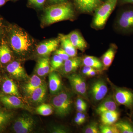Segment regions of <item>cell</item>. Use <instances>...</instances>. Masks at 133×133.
<instances>
[{
    "label": "cell",
    "instance_id": "cell-4",
    "mask_svg": "<svg viewBox=\"0 0 133 133\" xmlns=\"http://www.w3.org/2000/svg\"><path fill=\"white\" fill-rule=\"evenodd\" d=\"M72 95L70 92L61 91L52 98L51 103L56 114L64 117L69 114L72 105Z\"/></svg>",
    "mask_w": 133,
    "mask_h": 133
},
{
    "label": "cell",
    "instance_id": "cell-19",
    "mask_svg": "<svg viewBox=\"0 0 133 133\" xmlns=\"http://www.w3.org/2000/svg\"><path fill=\"white\" fill-rule=\"evenodd\" d=\"M117 105L115 100L111 97H109L100 104L96 109V112L100 115L104 112L116 111L117 110Z\"/></svg>",
    "mask_w": 133,
    "mask_h": 133
},
{
    "label": "cell",
    "instance_id": "cell-31",
    "mask_svg": "<svg viewBox=\"0 0 133 133\" xmlns=\"http://www.w3.org/2000/svg\"><path fill=\"white\" fill-rule=\"evenodd\" d=\"M100 132L101 133H120L118 129L114 125L102 124L99 127Z\"/></svg>",
    "mask_w": 133,
    "mask_h": 133
},
{
    "label": "cell",
    "instance_id": "cell-17",
    "mask_svg": "<svg viewBox=\"0 0 133 133\" xmlns=\"http://www.w3.org/2000/svg\"><path fill=\"white\" fill-rule=\"evenodd\" d=\"M58 38L62 48L70 57H76L77 53V49L72 45L67 35L59 34Z\"/></svg>",
    "mask_w": 133,
    "mask_h": 133
},
{
    "label": "cell",
    "instance_id": "cell-9",
    "mask_svg": "<svg viewBox=\"0 0 133 133\" xmlns=\"http://www.w3.org/2000/svg\"><path fill=\"white\" fill-rule=\"evenodd\" d=\"M71 85L76 93L87 98V88L85 80L79 74H72L68 77Z\"/></svg>",
    "mask_w": 133,
    "mask_h": 133
},
{
    "label": "cell",
    "instance_id": "cell-7",
    "mask_svg": "<svg viewBox=\"0 0 133 133\" xmlns=\"http://www.w3.org/2000/svg\"><path fill=\"white\" fill-rule=\"evenodd\" d=\"M35 122L31 116L24 114L18 117L13 125V129L17 133H28L33 131Z\"/></svg>",
    "mask_w": 133,
    "mask_h": 133
},
{
    "label": "cell",
    "instance_id": "cell-37",
    "mask_svg": "<svg viewBox=\"0 0 133 133\" xmlns=\"http://www.w3.org/2000/svg\"><path fill=\"white\" fill-rule=\"evenodd\" d=\"M95 70V69H94L91 66L84 65V66L82 70V73L85 76L89 72L93 70Z\"/></svg>",
    "mask_w": 133,
    "mask_h": 133
},
{
    "label": "cell",
    "instance_id": "cell-40",
    "mask_svg": "<svg viewBox=\"0 0 133 133\" xmlns=\"http://www.w3.org/2000/svg\"><path fill=\"white\" fill-rule=\"evenodd\" d=\"M118 2L121 5L129 4L133 5V0H119Z\"/></svg>",
    "mask_w": 133,
    "mask_h": 133
},
{
    "label": "cell",
    "instance_id": "cell-33",
    "mask_svg": "<svg viewBox=\"0 0 133 133\" xmlns=\"http://www.w3.org/2000/svg\"><path fill=\"white\" fill-rule=\"evenodd\" d=\"M28 4L32 7L37 9H41L43 8L46 0H28Z\"/></svg>",
    "mask_w": 133,
    "mask_h": 133
},
{
    "label": "cell",
    "instance_id": "cell-29",
    "mask_svg": "<svg viewBox=\"0 0 133 133\" xmlns=\"http://www.w3.org/2000/svg\"><path fill=\"white\" fill-rule=\"evenodd\" d=\"M12 118V114L5 111L0 108V131L5 128Z\"/></svg>",
    "mask_w": 133,
    "mask_h": 133
},
{
    "label": "cell",
    "instance_id": "cell-41",
    "mask_svg": "<svg viewBox=\"0 0 133 133\" xmlns=\"http://www.w3.org/2000/svg\"><path fill=\"white\" fill-rule=\"evenodd\" d=\"M76 109L78 112H84L86 111L87 106H76Z\"/></svg>",
    "mask_w": 133,
    "mask_h": 133
},
{
    "label": "cell",
    "instance_id": "cell-16",
    "mask_svg": "<svg viewBox=\"0 0 133 133\" xmlns=\"http://www.w3.org/2000/svg\"><path fill=\"white\" fill-rule=\"evenodd\" d=\"M82 64V59L80 57L70 58L65 60L62 65V72L64 74H70L77 70Z\"/></svg>",
    "mask_w": 133,
    "mask_h": 133
},
{
    "label": "cell",
    "instance_id": "cell-42",
    "mask_svg": "<svg viewBox=\"0 0 133 133\" xmlns=\"http://www.w3.org/2000/svg\"><path fill=\"white\" fill-rule=\"evenodd\" d=\"M74 121H75L76 124L77 125H80L83 124V122H82L81 119L79 118L76 117V116L75 119H74Z\"/></svg>",
    "mask_w": 133,
    "mask_h": 133
},
{
    "label": "cell",
    "instance_id": "cell-13",
    "mask_svg": "<svg viewBox=\"0 0 133 133\" xmlns=\"http://www.w3.org/2000/svg\"><path fill=\"white\" fill-rule=\"evenodd\" d=\"M72 45L77 49L84 52L87 48L86 41L79 31L75 30L67 35Z\"/></svg>",
    "mask_w": 133,
    "mask_h": 133
},
{
    "label": "cell",
    "instance_id": "cell-30",
    "mask_svg": "<svg viewBox=\"0 0 133 133\" xmlns=\"http://www.w3.org/2000/svg\"><path fill=\"white\" fill-rule=\"evenodd\" d=\"M64 61L58 55H55L52 57L51 62V66L50 72L55 71L63 65Z\"/></svg>",
    "mask_w": 133,
    "mask_h": 133
},
{
    "label": "cell",
    "instance_id": "cell-34",
    "mask_svg": "<svg viewBox=\"0 0 133 133\" xmlns=\"http://www.w3.org/2000/svg\"><path fill=\"white\" fill-rule=\"evenodd\" d=\"M55 54L58 55V56L62 58L64 62L70 58L69 55L62 48L56 50L55 51Z\"/></svg>",
    "mask_w": 133,
    "mask_h": 133
},
{
    "label": "cell",
    "instance_id": "cell-26",
    "mask_svg": "<svg viewBox=\"0 0 133 133\" xmlns=\"http://www.w3.org/2000/svg\"><path fill=\"white\" fill-rule=\"evenodd\" d=\"M121 133H133V122L124 119L114 124Z\"/></svg>",
    "mask_w": 133,
    "mask_h": 133
},
{
    "label": "cell",
    "instance_id": "cell-18",
    "mask_svg": "<svg viewBox=\"0 0 133 133\" xmlns=\"http://www.w3.org/2000/svg\"><path fill=\"white\" fill-rule=\"evenodd\" d=\"M117 50L116 45L112 44L102 56L101 62L103 64L104 69L106 70L111 66L114 59Z\"/></svg>",
    "mask_w": 133,
    "mask_h": 133
},
{
    "label": "cell",
    "instance_id": "cell-38",
    "mask_svg": "<svg viewBox=\"0 0 133 133\" xmlns=\"http://www.w3.org/2000/svg\"><path fill=\"white\" fill-rule=\"evenodd\" d=\"M100 70H98L95 69V70L89 72H88V73L85 75V76H87V77H94V76H96L97 74H98L100 72Z\"/></svg>",
    "mask_w": 133,
    "mask_h": 133
},
{
    "label": "cell",
    "instance_id": "cell-35",
    "mask_svg": "<svg viewBox=\"0 0 133 133\" xmlns=\"http://www.w3.org/2000/svg\"><path fill=\"white\" fill-rule=\"evenodd\" d=\"M52 133H65L67 132L66 129L62 127H55L52 128L51 129Z\"/></svg>",
    "mask_w": 133,
    "mask_h": 133
},
{
    "label": "cell",
    "instance_id": "cell-11",
    "mask_svg": "<svg viewBox=\"0 0 133 133\" xmlns=\"http://www.w3.org/2000/svg\"><path fill=\"white\" fill-rule=\"evenodd\" d=\"M59 43L58 38L42 42L37 47V52L38 55L42 56H46L57 49Z\"/></svg>",
    "mask_w": 133,
    "mask_h": 133
},
{
    "label": "cell",
    "instance_id": "cell-47",
    "mask_svg": "<svg viewBox=\"0 0 133 133\" xmlns=\"http://www.w3.org/2000/svg\"><path fill=\"white\" fill-rule=\"evenodd\" d=\"M11 1H18V0H11Z\"/></svg>",
    "mask_w": 133,
    "mask_h": 133
},
{
    "label": "cell",
    "instance_id": "cell-43",
    "mask_svg": "<svg viewBox=\"0 0 133 133\" xmlns=\"http://www.w3.org/2000/svg\"><path fill=\"white\" fill-rule=\"evenodd\" d=\"M3 25L2 20L0 18V36L2 35L3 32Z\"/></svg>",
    "mask_w": 133,
    "mask_h": 133
},
{
    "label": "cell",
    "instance_id": "cell-2",
    "mask_svg": "<svg viewBox=\"0 0 133 133\" xmlns=\"http://www.w3.org/2000/svg\"><path fill=\"white\" fill-rule=\"evenodd\" d=\"M11 28L9 40L12 49L20 55H24L29 52L34 43L32 37L19 26L14 25Z\"/></svg>",
    "mask_w": 133,
    "mask_h": 133
},
{
    "label": "cell",
    "instance_id": "cell-22",
    "mask_svg": "<svg viewBox=\"0 0 133 133\" xmlns=\"http://www.w3.org/2000/svg\"><path fill=\"white\" fill-rule=\"evenodd\" d=\"M43 84L42 81L38 76L33 75L30 79L29 82L24 85V90L26 94L30 96L33 91Z\"/></svg>",
    "mask_w": 133,
    "mask_h": 133
},
{
    "label": "cell",
    "instance_id": "cell-1",
    "mask_svg": "<svg viewBox=\"0 0 133 133\" xmlns=\"http://www.w3.org/2000/svg\"><path fill=\"white\" fill-rule=\"evenodd\" d=\"M75 16L72 5L67 1L51 5L46 8L42 22L44 25H49L62 21L72 20Z\"/></svg>",
    "mask_w": 133,
    "mask_h": 133
},
{
    "label": "cell",
    "instance_id": "cell-45",
    "mask_svg": "<svg viewBox=\"0 0 133 133\" xmlns=\"http://www.w3.org/2000/svg\"><path fill=\"white\" fill-rule=\"evenodd\" d=\"M81 118L83 123H84L86 120V115L85 114L83 113V112L82 113Z\"/></svg>",
    "mask_w": 133,
    "mask_h": 133
},
{
    "label": "cell",
    "instance_id": "cell-12",
    "mask_svg": "<svg viewBox=\"0 0 133 133\" xmlns=\"http://www.w3.org/2000/svg\"><path fill=\"white\" fill-rule=\"evenodd\" d=\"M0 101L8 108H27L20 98L15 95H0Z\"/></svg>",
    "mask_w": 133,
    "mask_h": 133
},
{
    "label": "cell",
    "instance_id": "cell-36",
    "mask_svg": "<svg viewBox=\"0 0 133 133\" xmlns=\"http://www.w3.org/2000/svg\"><path fill=\"white\" fill-rule=\"evenodd\" d=\"M76 106H87L86 102L81 98H78L76 100Z\"/></svg>",
    "mask_w": 133,
    "mask_h": 133
},
{
    "label": "cell",
    "instance_id": "cell-32",
    "mask_svg": "<svg viewBox=\"0 0 133 133\" xmlns=\"http://www.w3.org/2000/svg\"><path fill=\"white\" fill-rule=\"evenodd\" d=\"M85 133H99L100 132L99 127L97 122H91L86 127L84 131Z\"/></svg>",
    "mask_w": 133,
    "mask_h": 133
},
{
    "label": "cell",
    "instance_id": "cell-28",
    "mask_svg": "<svg viewBox=\"0 0 133 133\" xmlns=\"http://www.w3.org/2000/svg\"><path fill=\"white\" fill-rule=\"evenodd\" d=\"M36 111L38 114L42 116H47L52 114L53 109L51 105L43 103L36 108Z\"/></svg>",
    "mask_w": 133,
    "mask_h": 133
},
{
    "label": "cell",
    "instance_id": "cell-5",
    "mask_svg": "<svg viewBox=\"0 0 133 133\" xmlns=\"http://www.w3.org/2000/svg\"><path fill=\"white\" fill-rule=\"evenodd\" d=\"M115 25L119 33L133 34V6L125 8L119 12Z\"/></svg>",
    "mask_w": 133,
    "mask_h": 133
},
{
    "label": "cell",
    "instance_id": "cell-3",
    "mask_svg": "<svg viewBox=\"0 0 133 133\" xmlns=\"http://www.w3.org/2000/svg\"><path fill=\"white\" fill-rule=\"evenodd\" d=\"M118 1L107 0L96 10L92 23V28L100 29L104 26Z\"/></svg>",
    "mask_w": 133,
    "mask_h": 133
},
{
    "label": "cell",
    "instance_id": "cell-15",
    "mask_svg": "<svg viewBox=\"0 0 133 133\" xmlns=\"http://www.w3.org/2000/svg\"><path fill=\"white\" fill-rule=\"evenodd\" d=\"M8 72L14 77L17 79H26L27 75L21 63L14 61L9 64L6 67Z\"/></svg>",
    "mask_w": 133,
    "mask_h": 133
},
{
    "label": "cell",
    "instance_id": "cell-14",
    "mask_svg": "<svg viewBox=\"0 0 133 133\" xmlns=\"http://www.w3.org/2000/svg\"><path fill=\"white\" fill-rule=\"evenodd\" d=\"M49 88L52 95H56L61 91L62 83L59 74L55 71L50 72L49 77Z\"/></svg>",
    "mask_w": 133,
    "mask_h": 133
},
{
    "label": "cell",
    "instance_id": "cell-20",
    "mask_svg": "<svg viewBox=\"0 0 133 133\" xmlns=\"http://www.w3.org/2000/svg\"><path fill=\"white\" fill-rule=\"evenodd\" d=\"M101 121L104 125H114L118 120L120 113L116 111H109L102 113L100 115Z\"/></svg>",
    "mask_w": 133,
    "mask_h": 133
},
{
    "label": "cell",
    "instance_id": "cell-44",
    "mask_svg": "<svg viewBox=\"0 0 133 133\" xmlns=\"http://www.w3.org/2000/svg\"><path fill=\"white\" fill-rule=\"evenodd\" d=\"M10 0H0V7L2 6L5 5Z\"/></svg>",
    "mask_w": 133,
    "mask_h": 133
},
{
    "label": "cell",
    "instance_id": "cell-8",
    "mask_svg": "<svg viewBox=\"0 0 133 133\" xmlns=\"http://www.w3.org/2000/svg\"><path fill=\"white\" fill-rule=\"evenodd\" d=\"M108 91L106 83L102 79H98L92 84L90 94L94 101H99L104 98Z\"/></svg>",
    "mask_w": 133,
    "mask_h": 133
},
{
    "label": "cell",
    "instance_id": "cell-23",
    "mask_svg": "<svg viewBox=\"0 0 133 133\" xmlns=\"http://www.w3.org/2000/svg\"><path fill=\"white\" fill-rule=\"evenodd\" d=\"M2 90L8 95H13L21 98L18 88L12 79L7 78L2 85Z\"/></svg>",
    "mask_w": 133,
    "mask_h": 133
},
{
    "label": "cell",
    "instance_id": "cell-27",
    "mask_svg": "<svg viewBox=\"0 0 133 133\" xmlns=\"http://www.w3.org/2000/svg\"><path fill=\"white\" fill-rule=\"evenodd\" d=\"M12 58L11 50L6 43H2L0 45V63L3 64L7 63Z\"/></svg>",
    "mask_w": 133,
    "mask_h": 133
},
{
    "label": "cell",
    "instance_id": "cell-25",
    "mask_svg": "<svg viewBox=\"0 0 133 133\" xmlns=\"http://www.w3.org/2000/svg\"><path fill=\"white\" fill-rule=\"evenodd\" d=\"M82 63L84 65L91 66L99 70L104 69L102 62L97 58L92 56H85L82 59Z\"/></svg>",
    "mask_w": 133,
    "mask_h": 133
},
{
    "label": "cell",
    "instance_id": "cell-39",
    "mask_svg": "<svg viewBox=\"0 0 133 133\" xmlns=\"http://www.w3.org/2000/svg\"><path fill=\"white\" fill-rule=\"evenodd\" d=\"M48 1L50 3L51 5L67 2V0H48Z\"/></svg>",
    "mask_w": 133,
    "mask_h": 133
},
{
    "label": "cell",
    "instance_id": "cell-24",
    "mask_svg": "<svg viewBox=\"0 0 133 133\" xmlns=\"http://www.w3.org/2000/svg\"><path fill=\"white\" fill-rule=\"evenodd\" d=\"M50 69L49 59L48 57L43 58L38 61L36 72L38 76L43 77L50 72Z\"/></svg>",
    "mask_w": 133,
    "mask_h": 133
},
{
    "label": "cell",
    "instance_id": "cell-46",
    "mask_svg": "<svg viewBox=\"0 0 133 133\" xmlns=\"http://www.w3.org/2000/svg\"><path fill=\"white\" fill-rule=\"evenodd\" d=\"M131 118H132V121L133 122V111L132 114V115H131Z\"/></svg>",
    "mask_w": 133,
    "mask_h": 133
},
{
    "label": "cell",
    "instance_id": "cell-6",
    "mask_svg": "<svg viewBox=\"0 0 133 133\" xmlns=\"http://www.w3.org/2000/svg\"><path fill=\"white\" fill-rule=\"evenodd\" d=\"M114 99L117 104L123 105L128 109H133V90L125 88H115Z\"/></svg>",
    "mask_w": 133,
    "mask_h": 133
},
{
    "label": "cell",
    "instance_id": "cell-10",
    "mask_svg": "<svg viewBox=\"0 0 133 133\" xmlns=\"http://www.w3.org/2000/svg\"><path fill=\"white\" fill-rule=\"evenodd\" d=\"M76 8L82 13L91 14L104 3L101 0H74Z\"/></svg>",
    "mask_w": 133,
    "mask_h": 133
},
{
    "label": "cell",
    "instance_id": "cell-21",
    "mask_svg": "<svg viewBox=\"0 0 133 133\" xmlns=\"http://www.w3.org/2000/svg\"><path fill=\"white\" fill-rule=\"evenodd\" d=\"M47 87L43 83L42 85L35 90L30 95L31 101L36 104H40L44 101L46 96Z\"/></svg>",
    "mask_w": 133,
    "mask_h": 133
}]
</instances>
